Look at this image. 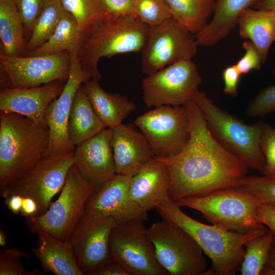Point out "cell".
I'll use <instances>...</instances> for the list:
<instances>
[{
	"mask_svg": "<svg viewBox=\"0 0 275 275\" xmlns=\"http://www.w3.org/2000/svg\"><path fill=\"white\" fill-rule=\"evenodd\" d=\"M184 106L190 123L188 142L176 155L158 158L166 164L170 171L168 196L174 202L233 187L249 171L243 162L213 137L197 104L191 100Z\"/></svg>",
	"mask_w": 275,
	"mask_h": 275,
	"instance_id": "1",
	"label": "cell"
},
{
	"mask_svg": "<svg viewBox=\"0 0 275 275\" xmlns=\"http://www.w3.org/2000/svg\"><path fill=\"white\" fill-rule=\"evenodd\" d=\"M169 196L155 206L162 219L178 226L188 234L211 261V268L206 275H233L241 263L245 244L265 233L267 229L238 232L215 225H207L184 213Z\"/></svg>",
	"mask_w": 275,
	"mask_h": 275,
	"instance_id": "2",
	"label": "cell"
},
{
	"mask_svg": "<svg viewBox=\"0 0 275 275\" xmlns=\"http://www.w3.org/2000/svg\"><path fill=\"white\" fill-rule=\"evenodd\" d=\"M46 125L15 113H0L1 190L19 180L44 157L49 143Z\"/></svg>",
	"mask_w": 275,
	"mask_h": 275,
	"instance_id": "3",
	"label": "cell"
},
{
	"mask_svg": "<svg viewBox=\"0 0 275 275\" xmlns=\"http://www.w3.org/2000/svg\"><path fill=\"white\" fill-rule=\"evenodd\" d=\"M150 27L132 15L105 17L82 37L75 54L81 69L91 79L99 81L98 64L103 57L142 52Z\"/></svg>",
	"mask_w": 275,
	"mask_h": 275,
	"instance_id": "4",
	"label": "cell"
},
{
	"mask_svg": "<svg viewBox=\"0 0 275 275\" xmlns=\"http://www.w3.org/2000/svg\"><path fill=\"white\" fill-rule=\"evenodd\" d=\"M192 100L197 104L213 137L249 169L264 173L265 159L260 146L264 122L247 125L214 104L203 92L197 90Z\"/></svg>",
	"mask_w": 275,
	"mask_h": 275,
	"instance_id": "5",
	"label": "cell"
},
{
	"mask_svg": "<svg viewBox=\"0 0 275 275\" xmlns=\"http://www.w3.org/2000/svg\"><path fill=\"white\" fill-rule=\"evenodd\" d=\"M175 203L180 207L200 212L208 222L228 230L243 233L267 229L258 215L261 201L255 196L236 188H223Z\"/></svg>",
	"mask_w": 275,
	"mask_h": 275,
	"instance_id": "6",
	"label": "cell"
},
{
	"mask_svg": "<svg viewBox=\"0 0 275 275\" xmlns=\"http://www.w3.org/2000/svg\"><path fill=\"white\" fill-rule=\"evenodd\" d=\"M96 190L73 164L58 199L44 214L26 218L31 228H40L60 240L69 241Z\"/></svg>",
	"mask_w": 275,
	"mask_h": 275,
	"instance_id": "7",
	"label": "cell"
},
{
	"mask_svg": "<svg viewBox=\"0 0 275 275\" xmlns=\"http://www.w3.org/2000/svg\"><path fill=\"white\" fill-rule=\"evenodd\" d=\"M155 258L171 275H206L204 252L197 242L178 226L167 221L146 228Z\"/></svg>",
	"mask_w": 275,
	"mask_h": 275,
	"instance_id": "8",
	"label": "cell"
},
{
	"mask_svg": "<svg viewBox=\"0 0 275 275\" xmlns=\"http://www.w3.org/2000/svg\"><path fill=\"white\" fill-rule=\"evenodd\" d=\"M134 123L148 140L155 157L176 155L189 139V120L184 105L156 107L138 117Z\"/></svg>",
	"mask_w": 275,
	"mask_h": 275,
	"instance_id": "9",
	"label": "cell"
},
{
	"mask_svg": "<svg viewBox=\"0 0 275 275\" xmlns=\"http://www.w3.org/2000/svg\"><path fill=\"white\" fill-rule=\"evenodd\" d=\"M73 153L44 156L23 177L1 190V196L4 199L14 195L31 198L38 206L35 216L44 214L65 184L74 163Z\"/></svg>",
	"mask_w": 275,
	"mask_h": 275,
	"instance_id": "10",
	"label": "cell"
},
{
	"mask_svg": "<svg viewBox=\"0 0 275 275\" xmlns=\"http://www.w3.org/2000/svg\"><path fill=\"white\" fill-rule=\"evenodd\" d=\"M202 78L191 60L169 65L142 81L143 99L148 107L184 105L192 100Z\"/></svg>",
	"mask_w": 275,
	"mask_h": 275,
	"instance_id": "11",
	"label": "cell"
},
{
	"mask_svg": "<svg viewBox=\"0 0 275 275\" xmlns=\"http://www.w3.org/2000/svg\"><path fill=\"white\" fill-rule=\"evenodd\" d=\"M191 34L172 18L150 28L142 51V72L148 75L169 65L191 60L198 47Z\"/></svg>",
	"mask_w": 275,
	"mask_h": 275,
	"instance_id": "12",
	"label": "cell"
},
{
	"mask_svg": "<svg viewBox=\"0 0 275 275\" xmlns=\"http://www.w3.org/2000/svg\"><path fill=\"white\" fill-rule=\"evenodd\" d=\"M143 222L134 219L116 225L109 239L112 260L129 275H168L155 258Z\"/></svg>",
	"mask_w": 275,
	"mask_h": 275,
	"instance_id": "13",
	"label": "cell"
},
{
	"mask_svg": "<svg viewBox=\"0 0 275 275\" xmlns=\"http://www.w3.org/2000/svg\"><path fill=\"white\" fill-rule=\"evenodd\" d=\"M0 66L11 88L34 87L56 80L66 82L70 74L68 51L35 56L0 54Z\"/></svg>",
	"mask_w": 275,
	"mask_h": 275,
	"instance_id": "14",
	"label": "cell"
},
{
	"mask_svg": "<svg viewBox=\"0 0 275 275\" xmlns=\"http://www.w3.org/2000/svg\"><path fill=\"white\" fill-rule=\"evenodd\" d=\"M116 225L113 217L86 214L77 224L69 242L84 274L89 275L112 261L109 239Z\"/></svg>",
	"mask_w": 275,
	"mask_h": 275,
	"instance_id": "15",
	"label": "cell"
},
{
	"mask_svg": "<svg viewBox=\"0 0 275 275\" xmlns=\"http://www.w3.org/2000/svg\"><path fill=\"white\" fill-rule=\"evenodd\" d=\"M70 56L69 77L60 95L49 104L45 112V122L49 129L50 139L44 156L68 154L74 152L75 148L68 133L70 112L77 91L91 78L81 69L75 54Z\"/></svg>",
	"mask_w": 275,
	"mask_h": 275,
	"instance_id": "16",
	"label": "cell"
},
{
	"mask_svg": "<svg viewBox=\"0 0 275 275\" xmlns=\"http://www.w3.org/2000/svg\"><path fill=\"white\" fill-rule=\"evenodd\" d=\"M131 178L116 174L96 190L86 204L85 214L111 216L116 224L134 219L146 220L147 211L141 208L130 196Z\"/></svg>",
	"mask_w": 275,
	"mask_h": 275,
	"instance_id": "17",
	"label": "cell"
},
{
	"mask_svg": "<svg viewBox=\"0 0 275 275\" xmlns=\"http://www.w3.org/2000/svg\"><path fill=\"white\" fill-rule=\"evenodd\" d=\"M112 128L99 133L75 147L73 164L82 176L97 189L116 174L111 141Z\"/></svg>",
	"mask_w": 275,
	"mask_h": 275,
	"instance_id": "18",
	"label": "cell"
},
{
	"mask_svg": "<svg viewBox=\"0 0 275 275\" xmlns=\"http://www.w3.org/2000/svg\"><path fill=\"white\" fill-rule=\"evenodd\" d=\"M65 82L56 80L34 87L4 88L0 93V111L19 114L46 125V109L60 95Z\"/></svg>",
	"mask_w": 275,
	"mask_h": 275,
	"instance_id": "19",
	"label": "cell"
},
{
	"mask_svg": "<svg viewBox=\"0 0 275 275\" xmlns=\"http://www.w3.org/2000/svg\"><path fill=\"white\" fill-rule=\"evenodd\" d=\"M111 143L116 174L132 177L155 157L145 136L130 124L112 128Z\"/></svg>",
	"mask_w": 275,
	"mask_h": 275,
	"instance_id": "20",
	"label": "cell"
},
{
	"mask_svg": "<svg viewBox=\"0 0 275 275\" xmlns=\"http://www.w3.org/2000/svg\"><path fill=\"white\" fill-rule=\"evenodd\" d=\"M171 176L166 164L155 157L130 179L129 191L133 200L148 211L168 196Z\"/></svg>",
	"mask_w": 275,
	"mask_h": 275,
	"instance_id": "21",
	"label": "cell"
},
{
	"mask_svg": "<svg viewBox=\"0 0 275 275\" xmlns=\"http://www.w3.org/2000/svg\"><path fill=\"white\" fill-rule=\"evenodd\" d=\"M33 230L38 234L40 244L31 250L45 271L56 275L84 274L69 241L60 240L40 228Z\"/></svg>",
	"mask_w": 275,
	"mask_h": 275,
	"instance_id": "22",
	"label": "cell"
},
{
	"mask_svg": "<svg viewBox=\"0 0 275 275\" xmlns=\"http://www.w3.org/2000/svg\"><path fill=\"white\" fill-rule=\"evenodd\" d=\"M259 0H216L210 22L194 37L198 46L209 47L227 36L241 13Z\"/></svg>",
	"mask_w": 275,
	"mask_h": 275,
	"instance_id": "23",
	"label": "cell"
},
{
	"mask_svg": "<svg viewBox=\"0 0 275 275\" xmlns=\"http://www.w3.org/2000/svg\"><path fill=\"white\" fill-rule=\"evenodd\" d=\"M236 24L240 37L252 42L264 64L270 46L275 41V9L249 8L239 16Z\"/></svg>",
	"mask_w": 275,
	"mask_h": 275,
	"instance_id": "24",
	"label": "cell"
},
{
	"mask_svg": "<svg viewBox=\"0 0 275 275\" xmlns=\"http://www.w3.org/2000/svg\"><path fill=\"white\" fill-rule=\"evenodd\" d=\"M83 86L99 117L107 128H114L136 109V105L124 95L105 91L98 81L89 79Z\"/></svg>",
	"mask_w": 275,
	"mask_h": 275,
	"instance_id": "25",
	"label": "cell"
},
{
	"mask_svg": "<svg viewBox=\"0 0 275 275\" xmlns=\"http://www.w3.org/2000/svg\"><path fill=\"white\" fill-rule=\"evenodd\" d=\"M82 84L75 94L68 123V136L75 147L107 128L94 110Z\"/></svg>",
	"mask_w": 275,
	"mask_h": 275,
	"instance_id": "26",
	"label": "cell"
},
{
	"mask_svg": "<svg viewBox=\"0 0 275 275\" xmlns=\"http://www.w3.org/2000/svg\"><path fill=\"white\" fill-rule=\"evenodd\" d=\"M24 33L15 0H0L1 53L7 56H25L27 49Z\"/></svg>",
	"mask_w": 275,
	"mask_h": 275,
	"instance_id": "27",
	"label": "cell"
},
{
	"mask_svg": "<svg viewBox=\"0 0 275 275\" xmlns=\"http://www.w3.org/2000/svg\"><path fill=\"white\" fill-rule=\"evenodd\" d=\"M81 38L77 21L66 12L49 39L37 49L28 52L26 56H42L65 51L76 54Z\"/></svg>",
	"mask_w": 275,
	"mask_h": 275,
	"instance_id": "28",
	"label": "cell"
},
{
	"mask_svg": "<svg viewBox=\"0 0 275 275\" xmlns=\"http://www.w3.org/2000/svg\"><path fill=\"white\" fill-rule=\"evenodd\" d=\"M166 2L171 18L194 34L207 25L215 3L211 0H166Z\"/></svg>",
	"mask_w": 275,
	"mask_h": 275,
	"instance_id": "29",
	"label": "cell"
},
{
	"mask_svg": "<svg viewBox=\"0 0 275 275\" xmlns=\"http://www.w3.org/2000/svg\"><path fill=\"white\" fill-rule=\"evenodd\" d=\"M67 11L60 0H48L33 25L28 42L27 52L46 42L51 36Z\"/></svg>",
	"mask_w": 275,
	"mask_h": 275,
	"instance_id": "30",
	"label": "cell"
},
{
	"mask_svg": "<svg viewBox=\"0 0 275 275\" xmlns=\"http://www.w3.org/2000/svg\"><path fill=\"white\" fill-rule=\"evenodd\" d=\"M274 237L270 231L249 241L241 263V275H259L264 268Z\"/></svg>",
	"mask_w": 275,
	"mask_h": 275,
	"instance_id": "31",
	"label": "cell"
},
{
	"mask_svg": "<svg viewBox=\"0 0 275 275\" xmlns=\"http://www.w3.org/2000/svg\"><path fill=\"white\" fill-rule=\"evenodd\" d=\"M65 10L77 22L84 36L100 20L106 17L99 0H60Z\"/></svg>",
	"mask_w": 275,
	"mask_h": 275,
	"instance_id": "32",
	"label": "cell"
},
{
	"mask_svg": "<svg viewBox=\"0 0 275 275\" xmlns=\"http://www.w3.org/2000/svg\"><path fill=\"white\" fill-rule=\"evenodd\" d=\"M132 15L150 28L171 18L166 0H133Z\"/></svg>",
	"mask_w": 275,
	"mask_h": 275,
	"instance_id": "33",
	"label": "cell"
},
{
	"mask_svg": "<svg viewBox=\"0 0 275 275\" xmlns=\"http://www.w3.org/2000/svg\"><path fill=\"white\" fill-rule=\"evenodd\" d=\"M233 187L255 196L262 203L275 207V177L246 176L237 180Z\"/></svg>",
	"mask_w": 275,
	"mask_h": 275,
	"instance_id": "34",
	"label": "cell"
},
{
	"mask_svg": "<svg viewBox=\"0 0 275 275\" xmlns=\"http://www.w3.org/2000/svg\"><path fill=\"white\" fill-rule=\"evenodd\" d=\"M30 258L26 252L14 248H6L0 251V275H36L39 272L26 270L21 260Z\"/></svg>",
	"mask_w": 275,
	"mask_h": 275,
	"instance_id": "35",
	"label": "cell"
},
{
	"mask_svg": "<svg viewBox=\"0 0 275 275\" xmlns=\"http://www.w3.org/2000/svg\"><path fill=\"white\" fill-rule=\"evenodd\" d=\"M275 111V85L261 90L249 103L245 115L263 117Z\"/></svg>",
	"mask_w": 275,
	"mask_h": 275,
	"instance_id": "36",
	"label": "cell"
},
{
	"mask_svg": "<svg viewBox=\"0 0 275 275\" xmlns=\"http://www.w3.org/2000/svg\"><path fill=\"white\" fill-rule=\"evenodd\" d=\"M260 146L265 159L264 176L275 177V128L264 122Z\"/></svg>",
	"mask_w": 275,
	"mask_h": 275,
	"instance_id": "37",
	"label": "cell"
},
{
	"mask_svg": "<svg viewBox=\"0 0 275 275\" xmlns=\"http://www.w3.org/2000/svg\"><path fill=\"white\" fill-rule=\"evenodd\" d=\"M48 0H15L21 16L24 33L30 36L33 25Z\"/></svg>",
	"mask_w": 275,
	"mask_h": 275,
	"instance_id": "38",
	"label": "cell"
},
{
	"mask_svg": "<svg viewBox=\"0 0 275 275\" xmlns=\"http://www.w3.org/2000/svg\"><path fill=\"white\" fill-rule=\"evenodd\" d=\"M245 50L243 56L235 64L241 75L246 74L252 70H259L262 64L259 52L250 41L242 44Z\"/></svg>",
	"mask_w": 275,
	"mask_h": 275,
	"instance_id": "39",
	"label": "cell"
},
{
	"mask_svg": "<svg viewBox=\"0 0 275 275\" xmlns=\"http://www.w3.org/2000/svg\"><path fill=\"white\" fill-rule=\"evenodd\" d=\"M106 17L132 15L133 0H99Z\"/></svg>",
	"mask_w": 275,
	"mask_h": 275,
	"instance_id": "40",
	"label": "cell"
},
{
	"mask_svg": "<svg viewBox=\"0 0 275 275\" xmlns=\"http://www.w3.org/2000/svg\"><path fill=\"white\" fill-rule=\"evenodd\" d=\"M241 75L235 64L224 69L223 78L225 94L232 96H237L238 84Z\"/></svg>",
	"mask_w": 275,
	"mask_h": 275,
	"instance_id": "41",
	"label": "cell"
},
{
	"mask_svg": "<svg viewBox=\"0 0 275 275\" xmlns=\"http://www.w3.org/2000/svg\"><path fill=\"white\" fill-rule=\"evenodd\" d=\"M258 215L262 223L269 229L275 237V207L262 203L259 208Z\"/></svg>",
	"mask_w": 275,
	"mask_h": 275,
	"instance_id": "42",
	"label": "cell"
},
{
	"mask_svg": "<svg viewBox=\"0 0 275 275\" xmlns=\"http://www.w3.org/2000/svg\"><path fill=\"white\" fill-rule=\"evenodd\" d=\"M89 275H129L119 263L112 260L102 267L92 272Z\"/></svg>",
	"mask_w": 275,
	"mask_h": 275,
	"instance_id": "43",
	"label": "cell"
},
{
	"mask_svg": "<svg viewBox=\"0 0 275 275\" xmlns=\"http://www.w3.org/2000/svg\"><path fill=\"white\" fill-rule=\"evenodd\" d=\"M261 274L275 275V237L274 236L266 264Z\"/></svg>",
	"mask_w": 275,
	"mask_h": 275,
	"instance_id": "44",
	"label": "cell"
},
{
	"mask_svg": "<svg viewBox=\"0 0 275 275\" xmlns=\"http://www.w3.org/2000/svg\"><path fill=\"white\" fill-rule=\"evenodd\" d=\"M38 212V206L36 201L30 197H23L20 213L27 217L35 216Z\"/></svg>",
	"mask_w": 275,
	"mask_h": 275,
	"instance_id": "45",
	"label": "cell"
},
{
	"mask_svg": "<svg viewBox=\"0 0 275 275\" xmlns=\"http://www.w3.org/2000/svg\"><path fill=\"white\" fill-rule=\"evenodd\" d=\"M4 199L6 205L11 212L15 214L20 213L23 201L22 196L14 195Z\"/></svg>",
	"mask_w": 275,
	"mask_h": 275,
	"instance_id": "46",
	"label": "cell"
},
{
	"mask_svg": "<svg viewBox=\"0 0 275 275\" xmlns=\"http://www.w3.org/2000/svg\"><path fill=\"white\" fill-rule=\"evenodd\" d=\"M257 8L264 10L275 9V0H259L257 3Z\"/></svg>",
	"mask_w": 275,
	"mask_h": 275,
	"instance_id": "47",
	"label": "cell"
},
{
	"mask_svg": "<svg viewBox=\"0 0 275 275\" xmlns=\"http://www.w3.org/2000/svg\"><path fill=\"white\" fill-rule=\"evenodd\" d=\"M7 236L4 231H0V245L4 248L6 246Z\"/></svg>",
	"mask_w": 275,
	"mask_h": 275,
	"instance_id": "48",
	"label": "cell"
},
{
	"mask_svg": "<svg viewBox=\"0 0 275 275\" xmlns=\"http://www.w3.org/2000/svg\"><path fill=\"white\" fill-rule=\"evenodd\" d=\"M273 74L275 76V68L273 70Z\"/></svg>",
	"mask_w": 275,
	"mask_h": 275,
	"instance_id": "49",
	"label": "cell"
},
{
	"mask_svg": "<svg viewBox=\"0 0 275 275\" xmlns=\"http://www.w3.org/2000/svg\"><path fill=\"white\" fill-rule=\"evenodd\" d=\"M211 1H214V0H211Z\"/></svg>",
	"mask_w": 275,
	"mask_h": 275,
	"instance_id": "50",
	"label": "cell"
}]
</instances>
